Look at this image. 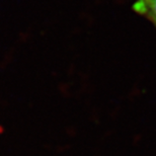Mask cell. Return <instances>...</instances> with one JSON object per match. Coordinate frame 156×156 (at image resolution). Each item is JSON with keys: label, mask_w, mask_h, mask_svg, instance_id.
I'll return each instance as SVG.
<instances>
[{"label": "cell", "mask_w": 156, "mask_h": 156, "mask_svg": "<svg viewBox=\"0 0 156 156\" xmlns=\"http://www.w3.org/2000/svg\"><path fill=\"white\" fill-rule=\"evenodd\" d=\"M134 8L156 24V0H137Z\"/></svg>", "instance_id": "1"}]
</instances>
